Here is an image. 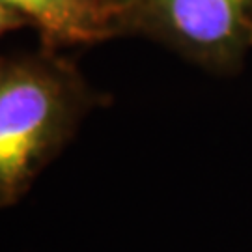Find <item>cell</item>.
Listing matches in <instances>:
<instances>
[{
    "label": "cell",
    "instance_id": "4",
    "mask_svg": "<svg viewBox=\"0 0 252 252\" xmlns=\"http://www.w3.org/2000/svg\"><path fill=\"white\" fill-rule=\"evenodd\" d=\"M21 27H27L25 19L17 15L11 8H8L2 0H0V36L6 34V32H11V30H17Z\"/></svg>",
    "mask_w": 252,
    "mask_h": 252
},
{
    "label": "cell",
    "instance_id": "3",
    "mask_svg": "<svg viewBox=\"0 0 252 252\" xmlns=\"http://www.w3.org/2000/svg\"><path fill=\"white\" fill-rule=\"evenodd\" d=\"M41 36L45 49L92 45L122 36L120 21L101 0H2Z\"/></svg>",
    "mask_w": 252,
    "mask_h": 252
},
{
    "label": "cell",
    "instance_id": "2",
    "mask_svg": "<svg viewBox=\"0 0 252 252\" xmlns=\"http://www.w3.org/2000/svg\"><path fill=\"white\" fill-rule=\"evenodd\" d=\"M144 36L213 75L241 71L252 51V0H140L122 36Z\"/></svg>",
    "mask_w": 252,
    "mask_h": 252
},
{
    "label": "cell",
    "instance_id": "5",
    "mask_svg": "<svg viewBox=\"0 0 252 252\" xmlns=\"http://www.w3.org/2000/svg\"><path fill=\"white\" fill-rule=\"evenodd\" d=\"M101 2L118 17V21H120V30H122V17L126 15L127 11H131V9L135 8L140 0H101Z\"/></svg>",
    "mask_w": 252,
    "mask_h": 252
},
{
    "label": "cell",
    "instance_id": "1",
    "mask_svg": "<svg viewBox=\"0 0 252 252\" xmlns=\"http://www.w3.org/2000/svg\"><path fill=\"white\" fill-rule=\"evenodd\" d=\"M101 95L56 51L0 58V207L23 198Z\"/></svg>",
    "mask_w": 252,
    "mask_h": 252
}]
</instances>
